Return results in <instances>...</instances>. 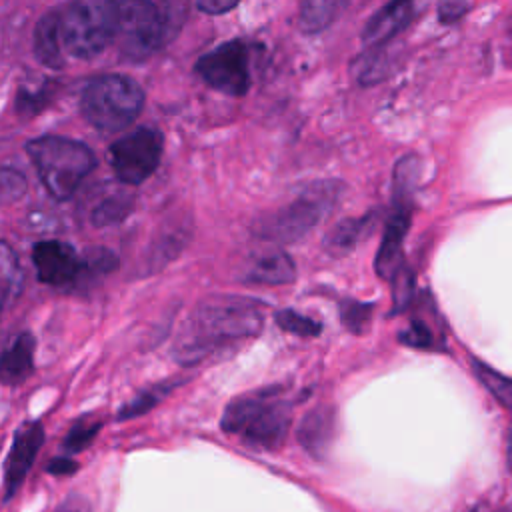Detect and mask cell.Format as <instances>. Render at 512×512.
<instances>
[{
	"instance_id": "f1b7e54d",
	"label": "cell",
	"mask_w": 512,
	"mask_h": 512,
	"mask_svg": "<svg viewBox=\"0 0 512 512\" xmlns=\"http://www.w3.org/2000/svg\"><path fill=\"white\" fill-rule=\"evenodd\" d=\"M390 282H392V296H394L396 310L408 306L412 292H414V280H412V274L406 268V264L396 270V274L390 278Z\"/></svg>"
},
{
	"instance_id": "44dd1931",
	"label": "cell",
	"mask_w": 512,
	"mask_h": 512,
	"mask_svg": "<svg viewBox=\"0 0 512 512\" xmlns=\"http://www.w3.org/2000/svg\"><path fill=\"white\" fill-rule=\"evenodd\" d=\"M22 268L16 252L8 242L0 240V304H8L20 294Z\"/></svg>"
},
{
	"instance_id": "d4e9b609",
	"label": "cell",
	"mask_w": 512,
	"mask_h": 512,
	"mask_svg": "<svg viewBox=\"0 0 512 512\" xmlns=\"http://www.w3.org/2000/svg\"><path fill=\"white\" fill-rule=\"evenodd\" d=\"M276 324L284 330V332H290V334H296V336H302V338H310V336H318L320 330H322V324L302 312H296V310H280L276 312Z\"/></svg>"
},
{
	"instance_id": "8fae6325",
	"label": "cell",
	"mask_w": 512,
	"mask_h": 512,
	"mask_svg": "<svg viewBox=\"0 0 512 512\" xmlns=\"http://www.w3.org/2000/svg\"><path fill=\"white\" fill-rule=\"evenodd\" d=\"M36 274L50 286H76L80 274V256L62 240H42L32 248Z\"/></svg>"
},
{
	"instance_id": "ac0fdd59",
	"label": "cell",
	"mask_w": 512,
	"mask_h": 512,
	"mask_svg": "<svg viewBox=\"0 0 512 512\" xmlns=\"http://www.w3.org/2000/svg\"><path fill=\"white\" fill-rule=\"evenodd\" d=\"M34 54L42 64L50 68H60L64 64L66 58L60 50L58 32H56V12H48L38 22L34 32Z\"/></svg>"
},
{
	"instance_id": "ba28073f",
	"label": "cell",
	"mask_w": 512,
	"mask_h": 512,
	"mask_svg": "<svg viewBox=\"0 0 512 512\" xmlns=\"http://www.w3.org/2000/svg\"><path fill=\"white\" fill-rule=\"evenodd\" d=\"M418 174L416 158H402L394 168V204L386 220L378 254L374 258L376 272L390 280L404 266V238L412 216V190Z\"/></svg>"
},
{
	"instance_id": "83f0119b",
	"label": "cell",
	"mask_w": 512,
	"mask_h": 512,
	"mask_svg": "<svg viewBox=\"0 0 512 512\" xmlns=\"http://www.w3.org/2000/svg\"><path fill=\"white\" fill-rule=\"evenodd\" d=\"M372 316V306L364 304V302H354V300H346L342 304V324L350 330V332H362L364 326L370 322Z\"/></svg>"
},
{
	"instance_id": "2e32d148",
	"label": "cell",
	"mask_w": 512,
	"mask_h": 512,
	"mask_svg": "<svg viewBox=\"0 0 512 512\" xmlns=\"http://www.w3.org/2000/svg\"><path fill=\"white\" fill-rule=\"evenodd\" d=\"M34 370V336L30 332L18 334L0 354V382L16 386L24 382Z\"/></svg>"
},
{
	"instance_id": "7a4b0ae2",
	"label": "cell",
	"mask_w": 512,
	"mask_h": 512,
	"mask_svg": "<svg viewBox=\"0 0 512 512\" xmlns=\"http://www.w3.org/2000/svg\"><path fill=\"white\" fill-rule=\"evenodd\" d=\"M342 184L318 180L302 188L290 202L256 218L252 234L266 244H292L312 232L338 204Z\"/></svg>"
},
{
	"instance_id": "d590c367",
	"label": "cell",
	"mask_w": 512,
	"mask_h": 512,
	"mask_svg": "<svg viewBox=\"0 0 512 512\" xmlns=\"http://www.w3.org/2000/svg\"><path fill=\"white\" fill-rule=\"evenodd\" d=\"M0 310H2V304H0Z\"/></svg>"
},
{
	"instance_id": "3957f363",
	"label": "cell",
	"mask_w": 512,
	"mask_h": 512,
	"mask_svg": "<svg viewBox=\"0 0 512 512\" xmlns=\"http://www.w3.org/2000/svg\"><path fill=\"white\" fill-rule=\"evenodd\" d=\"M222 430L242 442L274 450L284 444L292 424V406L278 392H252L232 400L222 414Z\"/></svg>"
},
{
	"instance_id": "277c9868",
	"label": "cell",
	"mask_w": 512,
	"mask_h": 512,
	"mask_svg": "<svg viewBox=\"0 0 512 512\" xmlns=\"http://www.w3.org/2000/svg\"><path fill=\"white\" fill-rule=\"evenodd\" d=\"M26 150L44 188L56 200H68L96 164L86 144L62 136L34 138L26 144Z\"/></svg>"
},
{
	"instance_id": "6da1fadb",
	"label": "cell",
	"mask_w": 512,
	"mask_h": 512,
	"mask_svg": "<svg viewBox=\"0 0 512 512\" xmlns=\"http://www.w3.org/2000/svg\"><path fill=\"white\" fill-rule=\"evenodd\" d=\"M264 324L262 304L246 296H210L196 306L176 340L180 364H196L224 344L256 336Z\"/></svg>"
},
{
	"instance_id": "5b68a950",
	"label": "cell",
	"mask_w": 512,
	"mask_h": 512,
	"mask_svg": "<svg viewBox=\"0 0 512 512\" xmlns=\"http://www.w3.org/2000/svg\"><path fill=\"white\" fill-rule=\"evenodd\" d=\"M56 32L64 58L98 56L112 42V0H70L56 10Z\"/></svg>"
},
{
	"instance_id": "9a60e30c",
	"label": "cell",
	"mask_w": 512,
	"mask_h": 512,
	"mask_svg": "<svg viewBox=\"0 0 512 512\" xmlns=\"http://www.w3.org/2000/svg\"><path fill=\"white\" fill-rule=\"evenodd\" d=\"M378 214H364L356 218H346L338 222L324 238V250L332 256H346L350 254L358 244H362L376 228Z\"/></svg>"
},
{
	"instance_id": "d6986e66",
	"label": "cell",
	"mask_w": 512,
	"mask_h": 512,
	"mask_svg": "<svg viewBox=\"0 0 512 512\" xmlns=\"http://www.w3.org/2000/svg\"><path fill=\"white\" fill-rule=\"evenodd\" d=\"M346 4L348 0H302L300 24L306 32H322L340 16Z\"/></svg>"
},
{
	"instance_id": "1f68e13d",
	"label": "cell",
	"mask_w": 512,
	"mask_h": 512,
	"mask_svg": "<svg viewBox=\"0 0 512 512\" xmlns=\"http://www.w3.org/2000/svg\"><path fill=\"white\" fill-rule=\"evenodd\" d=\"M468 8V0H440L438 16L442 22H454L458 20Z\"/></svg>"
},
{
	"instance_id": "7402d4cb",
	"label": "cell",
	"mask_w": 512,
	"mask_h": 512,
	"mask_svg": "<svg viewBox=\"0 0 512 512\" xmlns=\"http://www.w3.org/2000/svg\"><path fill=\"white\" fill-rule=\"evenodd\" d=\"M116 264H118V258L114 256V252H110L102 246L86 250L80 256V274H78L76 288L104 278L106 274H110L116 268Z\"/></svg>"
},
{
	"instance_id": "4fadbf2b",
	"label": "cell",
	"mask_w": 512,
	"mask_h": 512,
	"mask_svg": "<svg viewBox=\"0 0 512 512\" xmlns=\"http://www.w3.org/2000/svg\"><path fill=\"white\" fill-rule=\"evenodd\" d=\"M336 436V410L334 406L320 404L308 410L296 428V440L312 458H324Z\"/></svg>"
},
{
	"instance_id": "4316f807",
	"label": "cell",
	"mask_w": 512,
	"mask_h": 512,
	"mask_svg": "<svg viewBox=\"0 0 512 512\" xmlns=\"http://www.w3.org/2000/svg\"><path fill=\"white\" fill-rule=\"evenodd\" d=\"M26 192V178L14 168H0V204L16 202Z\"/></svg>"
},
{
	"instance_id": "e0dca14e",
	"label": "cell",
	"mask_w": 512,
	"mask_h": 512,
	"mask_svg": "<svg viewBox=\"0 0 512 512\" xmlns=\"http://www.w3.org/2000/svg\"><path fill=\"white\" fill-rule=\"evenodd\" d=\"M296 280V264L282 250H268L260 254L246 270V282L264 284V286H280Z\"/></svg>"
},
{
	"instance_id": "5bb4252c",
	"label": "cell",
	"mask_w": 512,
	"mask_h": 512,
	"mask_svg": "<svg viewBox=\"0 0 512 512\" xmlns=\"http://www.w3.org/2000/svg\"><path fill=\"white\" fill-rule=\"evenodd\" d=\"M412 18V0H392L384 4L362 30V42L366 46H386L398 32H402Z\"/></svg>"
},
{
	"instance_id": "484cf974",
	"label": "cell",
	"mask_w": 512,
	"mask_h": 512,
	"mask_svg": "<svg viewBox=\"0 0 512 512\" xmlns=\"http://www.w3.org/2000/svg\"><path fill=\"white\" fill-rule=\"evenodd\" d=\"M100 430V422L98 420H78L70 432L64 438V448L68 452H78L84 450L96 436V432Z\"/></svg>"
},
{
	"instance_id": "d6a6232c",
	"label": "cell",
	"mask_w": 512,
	"mask_h": 512,
	"mask_svg": "<svg viewBox=\"0 0 512 512\" xmlns=\"http://www.w3.org/2000/svg\"><path fill=\"white\" fill-rule=\"evenodd\" d=\"M198 10H202L204 14H224L228 10H232L238 0H198Z\"/></svg>"
},
{
	"instance_id": "30bf717a",
	"label": "cell",
	"mask_w": 512,
	"mask_h": 512,
	"mask_svg": "<svg viewBox=\"0 0 512 512\" xmlns=\"http://www.w3.org/2000/svg\"><path fill=\"white\" fill-rule=\"evenodd\" d=\"M196 72L214 90L228 96H244L250 88L248 50L240 40L224 42L196 62Z\"/></svg>"
},
{
	"instance_id": "836d02e7",
	"label": "cell",
	"mask_w": 512,
	"mask_h": 512,
	"mask_svg": "<svg viewBox=\"0 0 512 512\" xmlns=\"http://www.w3.org/2000/svg\"><path fill=\"white\" fill-rule=\"evenodd\" d=\"M48 470H50L52 474H72V472L76 470V462L70 460L68 456H58V458H54V460L50 462Z\"/></svg>"
},
{
	"instance_id": "4dcf8cb0",
	"label": "cell",
	"mask_w": 512,
	"mask_h": 512,
	"mask_svg": "<svg viewBox=\"0 0 512 512\" xmlns=\"http://www.w3.org/2000/svg\"><path fill=\"white\" fill-rule=\"evenodd\" d=\"M158 400H160L158 390H154V392H142L132 404H128V406L122 410L120 418H130V416H136V414H140V412H146V410H148L150 406H154Z\"/></svg>"
},
{
	"instance_id": "e575fe53",
	"label": "cell",
	"mask_w": 512,
	"mask_h": 512,
	"mask_svg": "<svg viewBox=\"0 0 512 512\" xmlns=\"http://www.w3.org/2000/svg\"><path fill=\"white\" fill-rule=\"evenodd\" d=\"M506 464H508V468L512 472V426H510L508 436H506Z\"/></svg>"
},
{
	"instance_id": "603a6c76",
	"label": "cell",
	"mask_w": 512,
	"mask_h": 512,
	"mask_svg": "<svg viewBox=\"0 0 512 512\" xmlns=\"http://www.w3.org/2000/svg\"><path fill=\"white\" fill-rule=\"evenodd\" d=\"M474 372H476V378L482 382V386L504 406V408H510L512 410V378L510 376H504L500 372H496L494 368L482 364L480 360H472L470 362Z\"/></svg>"
},
{
	"instance_id": "8992f818",
	"label": "cell",
	"mask_w": 512,
	"mask_h": 512,
	"mask_svg": "<svg viewBox=\"0 0 512 512\" xmlns=\"http://www.w3.org/2000/svg\"><path fill=\"white\" fill-rule=\"evenodd\" d=\"M144 104L142 88L128 76L104 74L88 82L80 108L84 118L102 132H116L136 120Z\"/></svg>"
},
{
	"instance_id": "f546056e",
	"label": "cell",
	"mask_w": 512,
	"mask_h": 512,
	"mask_svg": "<svg viewBox=\"0 0 512 512\" xmlns=\"http://www.w3.org/2000/svg\"><path fill=\"white\" fill-rule=\"evenodd\" d=\"M398 340L406 346H412V348H430L434 346V334L432 330L424 324V322H410L400 334H398Z\"/></svg>"
},
{
	"instance_id": "ffe728a7",
	"label": "cell",
	"mask_w": 512,
	"mask_h": 512,
	"mask_svg": "<svg viewBox=\"0 0 512 512\" xmlns=\"http://www.w3.org/2000/svg\"><path fill=\"white\" fill-rule=\"evenodd\" d=\"M390 68V60L386 54V46H366V50L354 60L352 74L354 78L364 84H376L380 82Z\"/></svg>"
},
{
	"instance_id": "52a82bcc",
	"label": "cell",
	"mask_w": 512,
	"mask_h": 512,
	"mask_svg": "<svg viewBox=\"0 0 512 512\" xmlns=\"http://www.w3.org/2000/svg\"><path fill=\"white\" fill-rule=\"evenodd\" d=\"M168 20L150 0H112V42L128 58L142 60L162 46Z\"/></svg>"
},
{
	"instance_id": "cb8c5ba5",
	"label": "cell",
	"mask_w": 512,
	"mask_h": 512,
	"mask_svg": "<svg viewBox=\"0 0 512 512\" xmlns=\"http://www.w3.org/2000/svg\"><path fill=\"white\" fill-rule=\"evenodd\" d=\"M132 206V198L124 196V194H114L104 198L94 210H92V224L94 226H108V224H116L122 218H126V214L130 212Z\"/></svg>"
},
{
	"instance_id": "9c48e42d",
	"label": "cell",
	"mask_w": 512,
	"mask_h": 512,
	"mask_svg": "<svg viewBox=\"0 0 512 512\" xmlns=\"http://www.w3.org/2000/svg\"><path fill=\"white\" fill-rule=\"evenodd\" d=\"M110 164L124 184L144 182L162 156V134L154 128H138L110 146Z\"/></svg>"
},
{
	"instance_id": "7c38bea8",
	"label": "cell",
	"mask_w": 512,
	"mask_h": 512,
	"mask_svg": "<svg viewBox=\"0 0 512 512\" xmlns=\"http://www.w3.org/2000/svg\"><path fill=\"white\" fill-rule=\"evenodd\" d=\"M44 442V428L38 422H26L16 434L12 448L6 460V474H4V488L6 498L16 494L20 484L24 482L40 446Z\"/></svg>"
}]
</instances>
